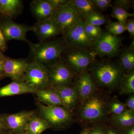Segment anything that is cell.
<instances>
[{
    "mask_svg": "<svg viewBox=\"0 0 134 134\" xmlns=\"http://www.w3.org/2000/svg\"><path fill=\"white\" fill-rule=\"evenodd\" d=\"M31 61L48 67L61 59L63 53L69 47L63 38L44 41L35 44L29 41Z\"/></svg>",
    "mask_w": 134,
    "mask_h": 134,
    "instance_id": "cell-1",
    "label": "cell"
},
{
    "mask_svg": "<svg viewBox=\"0 0 134 134\" xmlns=\"http://www.w3.org/2000/svg\"><path fill=\"white\" fill-rule=\"evenodd\" d=\"M52 19L59 25L63 35L82 20L70 3L60 8Z\"/></svg>",
    "mask_w": 134,
    "mask_h": 134,
    "instance_id": "cell-12",
    "label": "cell"
},
{
    "mask_svg": "<svg viewBox=\"0 0 134 134\" xmlns=\"http://www.w3.org/2000/svg\"><path fill=\"white\" fill-rule=\"evenodd\" d=\"M0 27L7 42L15 40L28 43L26 34L33 30V26L19 24L12 19L5 18H0Z\"/></svg>",
    "mask_w": 134,
    "mask_h": 134,
    "instance_id": "cell-10",
    "label": "cell"
},
{
    "mask_svg": "<svg viewBox=\"0 0 134 134\" xmlns=\"http://www.w3.org/2000/svg\"><path fill=\"white\" fill-rule=\"evenodd\" d=\"M105 134H121L120 131L112 126L107 127Z\"/></svg>",
    "mask_w": 134,
    "mask_h": 134,
    "instance_id": "cell-38",
    "label": "cell"
},
{
    "mask_svg": "<svg viewBox=\"0 0 134 134\" xmlns=\"http://www.w3.org/2000/svg\"><path fill=\"white\" fill-rule=\"evenodd\" d=\"M96 85L108 89L119 85L125 72L118 63L94 60L88 69Z\"/></svg>",
    "mask_w": 134,
    "mask_h": 134,
    "instance_id": "cell-2",
    "label": "cell"
},
{
    "mask_svg": "<svg viewBox=\"0 0 134 134\" xmlns=\"http://www.w3.org/2000/svg\"><path fill=\"white\" fill-rule=\"evenodd\" d=\"M50 128L48 122L35 113L29 121L26 132L29 134H41Z\"/></svg>",
    "mask_w": 134,
    "mask_h": 134,
    "instance_id": "cell-23",
    "label": "cell"
},
{
    "mask_svg": "<svg viewBox=\"0 0 134 134\" xmlns=\"http://www.w3.org/2000/svg\"><path fill=\"white\" fill-rule=\"evenodd\" d=\"M127 108L129 110H134V95L133 93L130 94L125 103Z\"/></svg>",
    "mask_w": 134,
    "mask_h": 134,
    "instance_id": "cell-35",
    "label": "cell"
},
{
    "mask_svg": "<svg viewBox=\"0 0 134 134\" xmlns=\"http://www.w3.org/2000/svg\"><path fill=\"white\" fill-rule=\"evenodd\" d=\"M118 63L125 73L134 70V40L128 47L124 48L121 52Z\"/></svg>",
    "mask_w": 134,
    "mask_h": 134,
    "instance_id": "cell-22",
    "label": "cell"
},
{
    "mask_svg": "<svg viewBox=\"0 0 134 134\" xmlns=\"http://www.w3.org/2000/svg\"><path fill=\"white\" fill-rule=\"evenodd\" d=\"M51 88L58 94L62 103L63 107L72 113L79 100L74 85H72V84Z\"/></svg>",
    "mask_w": 134,
    "mask_h": 134,
    "instance_id": "cell-17",
    "label": "cell"
},
{
    "mask_svg": "<svg viewBox=\"0 0 134 134\" xmlns=\"http://www.w3.org/2000/svg\"><path fill=\"white\" fill-rule=\"evenodd\" d=\"M89 128H85L80 132V134H88Z\"/></svg>",
    "mask_w": 134,
    "mask_h": 134,
    "instance_id": "cell-41",
    "label": "cell"
},
{
    "mask_svg": "<svg viewBox=\"0 0 134 134\" xmlns=\"http://www.w3.org/2000/svg\"><path fill=\"white\" fill-rule=\"evenodd\" d=\"M35 113L34 111H24L1 116L10 134H22L26 132L29 121Z\"/></svg>",
    "mask_w": 134,
    "mask_h": 134,
    "instance_id": "cell-11",
    "label": "cell"
},
{
    "mask_svg": "<svg viewBox=\"0 0 134 134\" xmlns=\"http://www.w3.org/2000/svg\"><path fill=\"white\" fill-rule=\"evenodd\" d=\"M37 91L25 81H12L0 88V98L25 93L35 94Z\"/></svg>",
    "mask_w": 134,
    "mask_h": 134,
    "instance_id": "cell-19",
    "label": "cell"
},
{
    "mask_svg": "<svg viewBox=\"0 0 134 134\" xmlns=\"http://www.w3.org/2000/svg\"><path fill=\"white\" fill-rule=\"evenodd\" d=\"M108 107L109 113L112 115L120 114L128 109L125 103L115 98L113 99L108 103Z\"/></svg>",
    "mask_w": 134,
    "mask_h": 134,
    "instance_id": "cell-28",
    "label": "cell"
},
{
    "mask_svg": "<svg viewBox=\"0 0 134 134\" xmlns=\"http://www.w3.org/2000/svg\"><path fill=\"white\" fill-rule=\"evenodd\" d=\"M7 49V41L5 40L1 29L0 27V50L2 52H5Z\"/></svg>",
    "mask_w": 134,
    "mask_h": 134,
    "instance_id": "cell-34",
    "label": "cell"
},
{
    "mask_svg": "<svg viewBox=\"0 0 134 134\" xmlns=\"http://www.w3.org/2000/svg\"><path fill=\"white\" fill-rule=\"evenodd\" d=\"M107 31L110 33L119 36L126 31L125 25L119 22H112L108 21L105 25Z\"/></svg>",
    "mask_w": 134,
    "mask_h": 134,
    "instance_id": "cell-30",
    "label": "cell"
},
{
    "mask_svg": "<svg viewBox=\"0 0 134 134\" xmlns=\"http://www.w3.org/2000/svg\"><path fill=\"white\" fill-rule=\"evenodd\" d=\"M108 104L103 96L95 93L81 101L79 110L80 119L85 122L102 120L108 114Z\"/></svg>",
    "mask_w": 134,
    "mask_h": 134,
    "instance_id": "cell-3",
    "label": "cell"
},
{
    "mask_svg": "<svg viewBox=\"0 0 134 134\" xmlns=\"http://www.w3.org/2000/svg\"><path fill=\"white\" fill-rule=\"evenodd\" d=\"M24 7L21 0H0V18L13 20L22 14Z\"/></svg>",
    "mask_w": 134,
    "mask_h": 134,
    "instance_id": "cell-18",
    "label": "cell"
},
{
    "mask_svg": "<svg viewBox=\"0 0 134 134\" xmlns=\"http://www.w3.org/2000/svg\"><path fill=\"white\" fill-rule=\"evenodd\" d=\"M83 21L85 32L94 43L100 37L103 31L100 26L92 25L85 23L83 20Z\"/></svg>",
    "mask_w": 134,
    "mask_h": 134,
    "instance_id": "cell-29",
    "label": "cell"
},
{
    "mask_svg": "<svg viewBox=\"0 0 134 134\" xmlns=\"http://www.w3.org/2000/svg\"><path fill=\"white\" fill-rule=\"evenodd\" d=\"M5 57V55L3 54L1 50H0V61H3Z\"/></svg>",
    "mask_w": 134,
    "mask_h": 134,
    "instance_id": "cell-42",
    "label": "cell"
},
{
    "mask_svg": "<svg viewBox=\"0 0 134 134\" xmlns=\"http://www.w3.org/2000/svg\"><path fill=\"white\" fill-rule=\"evenodd\" d=\"M112 126L120 131L134 125V110H127L118 115H112L111 118Z\"/></svg>",
    "mask_w": 134,
    "mask_h": 134,
    "instance_id": "cell-20",
    "label": "cell"
},
{
    "mask_svg": "<svg viewBox=\"0 0 134 134\" xmlns=\"http://www.w3.org/2000/svg\"><path fill=\"white\" fill-rule=\"evenodd\" d=\"M70 3L82 20L92 12L97 11L91 0H70Z\"/></svg>",
    "mask_w": 134,
    "mask_h": 134,
    "instance_id": "cell-24",
    "label": "cell"
},
{
    "mask_svg": "<svg viewBox=\"0 0 134 134\" xmlns=\"http://www.w3.org/2000/svg\"><path fill=\"white\" fill-rule=\"evenodd\" d=\"M32 31L40 42L62 34L60 28L52 18L44 21L37 22L33 25Z\"/></svg>",
    "mask_w": 134,
    "mask_h": 134,
    "instance_id": "cell-16",
    "label": "cell"
},
{
    "mask_svg": "<svg viewBox=\"0 0 134 134\" xmlns=\"http://www.w3.org/2000/svg\"><path fill=\"white\" fill-rule=\"evenodd\" d=\"M3 61H0V74L4 76Z\"/></svg>",
    "mask_w": 134,
    "mask_h": 134,
    "instance_id": "cell-40",
    "label": "cell"
},
{
    "mask_svg": "<svg viewBox=\"0 0 134 134\" xmlns=\"http://www.w3.org/2000/svg\"><path fill=\"white\" fill-rule=\"evenodd\" d=\"M126 30L127 31L130 35L132 37L134 36V19L129 18L127 19L125 25Z\"/></svg>",
    "mask_w": 134,
    "mask_h": 134,
    "instance_id": "cell-33",
    "label": "cell"
},
{
    "mask_svg": "<svg viewBox=\"0 0 134 134\" xmlns=\"http://www.w3.org/2000/svg\"><path fill=\"white\" fill-rule=\"evenodd\" d=\"M39 103L47 106L63 107L59 97L53 89L49 88L38 90L35 93Z\"/></svg>",
    "mask_w": 134,
    "mask_h": 134,
    "instance_id": "cell-21",
    "label": "cell"
},
{
    "mask_svg": "<svg viewBox=\"0 0 134 134\" xmlns=\"http://www.w3.org/2000/svg\"><path fill=\"white\" fill-rule=\"evenodd\" d=\"M133 1L130 0H116L114 2V5H117L127 10L133 5Z\"/></svg>",
    "mask_w": 134,
    "mask_h": 134,
    "instance_id": "cell-32",
    "label": "cell"
},
{
    "mask_svg": "<svg viewBox=\"0 0 134 134\" xmlns=\"http://www.w3.org/2000/svg\"><path fill=\"white\" fill-rule=\"evenodd\" d=\"M2 134H10L9 133H5Z\"/></svg>",
    "mask_w": 134,
    "mask_h": 134,
    "instance_id": "cell-45",
    "label": "cell"
},
{
    "mask_svg": "<svg viewBox=\"0 0 134 134\" xmlns=\"http://www.w3.org/2000/svg\"><path fill=\"white\" fill-rule=\"evenodd\" d=\"M73 85L81 102L96 92L97 85L88 70L77 75Z\"/></svg>",
    "mask_w": 134,
    "mask_h": 134,
    "instance_id": "cell-14",
    "label": "cell"
},
{
    "mask_svg": "<svg viewBox=\"0 0 134 134\" xmlns=\"http://www.w3.org/2000/svg\"><path fill=\"white\" fill-rule=\"evenodd\" d=\"M96 8L102 10H106L108 8L112 7L111 0H91Z\"/></svg>",
    "mask_w": 134,
    "mask_h": 134,
    "instance_id": "cell-31",
    "label": "cell"
},
{
    "mask_svg": "<svg viewBox=\"0 0 134 134\" xmlns=\"http://www.w3.org/2000/svg\"><path fill=\"white\" fill-rule=\"evenodd\" d=\"M120 95H130L134 92V70L125 73L120 82Z\"/></svg>",
    "mask_w": 134,
    "mask_h": 134,
    "instance_id": "cell-25",
    "label": "cell"
},
{
    "mask_svg": "<svg viewBox=\"0 0 134 134\" xmlns=\"http://www.w3.org/2000/svg\"><path fill=\"white\" fill-rule=\"evenodd\" d=\"M5 76L12 81H25L29 61L25 59H14L5 56L3 61Z\"/></svg>",
    "mask_w": 134,
    "mask_h": 134,
    "instance_id": "cell-13",
    "label": "cell"
},
{
    "mask_svg": "<svg viewBox=\"0 0 134 134\" xmlns=\"http://www.w3.org/2000/svg\"><path fill=\"white\" fill-rule=\"evenodd\" d=\"M8 133L7 128L3 119L0 114V134Z\"/></svg>",
    "mask_w": 134,
    "mask_h": 134,
    "instance_id": "cell-37",
    "label": "cell"
},
{
    "mask_svg": "<svg viewBox=\"0 0 134 134\" xmlns=\"http://www.w3.org/2000/svg\"><path fill=\"white\" fill-rule=\"evenodd\" d=\"M25 82L36 90L49 88L48 68L34 62H29Z\"/></svg>",
    "mask_w": 134,
    "mask_h": 134,
    "instance_id": "cell-7",
    "label": "cell"
},
{
    "mask_svg": "<svg viewBox=\"0 0 134 134\" xmlns=\"http://www.w3.org/2000/svg\"><path fill=\"white\" fill-rule=\"evenodd\" d=\"M65 43L69 48L93 49L94 42L86 33L83 21L81 20L63 35Z\"/></svg>",
    "mask_w": 134,
    "mask_h": 134,
    "instance_id": "cell-8",
    "label": "cell"
},
{
    "mask_svg": "<svg viewBox=\"0 0 134 134\" xmlns=\"http://www.w3.org/2000/svg\"><path fill=\"white\" fill-rule=\"evenodd\" d=\"M49 88H54L72 84L75 74L62 59L48 67Z\"/></svg>",
    "mask_w": 134,
    "mask_h": 134,
    "instance_id": "cell-9",
    "label": "cell"
},
{
    "mask_svg": "<svg viewBox=\"0 0 134 134\" xmlns=\"http://www.w3.org/2000/svg\"><path fill=\"white\" fill-rule=\"evenodd\" d=\"M111 15L118 20L123 25H126L127 19L130 17L134 16V14L128 12L127 10L117 5H113L112 7V12Z\"/></svg>",
    "mask_w": 134,
    "mask_h": 134,
    "instance_id": "cell-26",
    "label": "cell"
},
{
    "mask_svg": "<svg viewBox=\"0 0 134 134\" xmlns=\"http://www.w3.org/2000/svg\"><path fill=\"white\" fill-rule=\"evenodd\" d=\"M83 20L88 24L99 26L107 23L109 21L105 16L97 11L86 16Z\"/></svg>",
    "mask_w": 134,
    "mask_h": 134,
    "instance_id": "cell-27",
    "label": "cell"
},
{
    "mask_svg": "<svg viewBox=\"0 0 134 134\" xmlns=\"http://www.w3.org/2000/svg\"><path fill=\"white\" fill-rule=\"evenodd\" d=\"M60 8L55 0H34L30 4L31 12L37 22L52 19Z\"/></svg>",
    "mask_w": 134,
    "mask_h": 134,
    "instance_id": "cell-15",
    "label": "cell"
},
{
    "mask_svg": "<svg viewBox=\"0 0 134 134\" xmlns=\"http://www.w3.org/2000/svg\"><path fill=\"white\" fill-rule=\"evenodd\" d=\"M4 77H5L3 75L1 74H0V80H1V79H2Z\"/></svg>",
    "mask_w": 134,
    "mask_h": 134,
    "instance_id": "cell-43",
    "label": "cell"
},
{
    "mask_svg": "<svg viewBox=\"0 0 134 134\" xmlns=\"http://www.w3.org/2000/svg\"><path fill=\"white\" fill-rule=\"evenodd\" d=\"M121 134H134V126L127 128L120 131Z\"/></svg>",
    "mask_w": 134,
    "mask_h": 134,
    "instance_id": "cell-39",
    "label": "cell"
},
{
    "mask_svg": "<svg viewBox=\"0 0 134 134\" xmlns=\"http://www.w3.org/2000/svg\"><path fill=\"white\" fill-rule=\"evenodd\" d=\"M95 134H105L107 127L103 125H98L93 127Z\"/></svg>",
    "mask_w": 134,
    "mask_h": 134,
    "instance_id": "cell-36",
    "label": "cell"
},
{
    "mask_svg": "<svg viewBox=\"0 0 134 134\" xmlns=\"http://www.w3.org/2000/svg\"><path fill=\"white\" fill-rule=\"evenodd\" d=\"M29 134L28 133H27L26 132H25L24 133H23V134Z\"/></svg>",
    "mask_w": 134,
    "mask_h": 134,
    "instance_id": "cell-44",
    "label": "cell"
},
{
    "mask_svg": "<svg viewBox=\"0 0 134 134\" xmlns=\"http://www.w3.org/2000/svg\"><path fill=\"white\" fill-rule=\"evenodd\" d=\"M38 103L39 115L48 122L50 128L62 130L67 128L72 122V113L63 107Z\"/></svg>",
    "mask_w": 134,
    "mask_h": 134,
    "instance_id": "cell-4",
    "label": "cell"
},
{
    "mask_svg": "<svg viewBox=\"0 0 134 134\" xmlns=\"http://www.w3.org/2000/svg\"><path fill=\"white\" fill-rule=\"evenodd\" d=\"M96 53L86 49L69 48L63 53L62 59L75 74L77 75L88 70L95 60Z\"/></svg>",
    "mask_w": 134,
    "mask_h": 134,
    "instance_id": "cell-5",
    "label": "cell"
},
{
    "mask_svg": "<svg viewBox=\"0 0 134 134\" xmlns=\"http://www.w3.org/2000/svg\"><path fill=\"white\" fill-rule=\"evenodd\" d=\"M122 39L109 32L103 31L100 37L95 41L93 49L99 57H113L118 54L122 46Z\"/></svg>",
    "mask_w": 134,
    "mask_h": 134,
    "instance_id": "cell-6",
    "label": "cell"
}]
</instances>
